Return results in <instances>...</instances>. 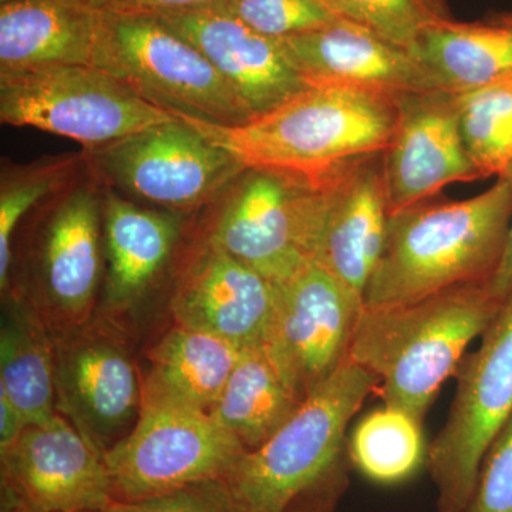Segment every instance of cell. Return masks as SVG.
<instances>
[{"instance_id": "cell-2", "label": "cell", "mask_w": 512, "mask_h": 512, "mask_svg": "<svg viewBox=\"0 0 512 512\" xmlns=\"http://www.w3.org/2000/svg\"><path fill=\"white\" fill-rule=\"evenodd\" d=\"M487 284L457 286L413 305L363 309L349 359L379 379L384 406L423 424L468 345L500 312Z\"/></svg>"}, {"instance_id": "cell-5", "label": "cell", "mask_w": 512, "mask_h": 512, "mask_svg": "<svg viewBox=\"0 0 512 512\" xmlns=\"http://www.w3.org/2000/svg\"><path fill=\"white\" fill-rule=\"evenodd\" d=\"M379 379L348 360L264 446L222 477L245 512H282L349 457L348 427Z\"/></svg>"}, {"instance_id": "cell-17", "label": "cell", "mask_w": 512, "mask_h": 512, "mask_svg": "<svg viewBox=\"0 0 512 512\" xmlns=\"http://www.w3.org/2000/svg\"><path fill=\"white\" fill-rule=\"evenodd\" d=\"M389 217L383 153L323 175L311 262L363 296L382 256Z\"/></svg>"}, {"instance_id": "cell-36", "label": "cell", "mask_w": 512, "mask_h": 512, "mask_svg": "<svg viewBox=\"0 0 512 512\" xmlns=\"http://www.w3.org/2000/svg\"><path fill=\"white\" fill-rule=\"evenodd\" d=\"M26 423L5 393L0 392V454L8 451L26 429Z\"/></svg>"}, {"instance_id": "cell-34", "label": "cell", "mask_w": 512, "mask_h": 512, "mask_svg": "<svg viewBox=\"0 0 512 512\" xmlns=\"http://www.w3.org/2000/svg\"><path fill=\"white\" fill-rule=\"evenodd\" d=\"M90 2L100 13L160 16L165 13L222 5L227 0H90Z\"/></svg>"}, {"instance_id": "cell-30", "label": "cell", "mask_w": 512, "mask_h": 512, "mask_svg": "<svg viewBox=\"0 0 512 512\" xmlns=\"http://www.w3.org/2000/svg\"><path fill=\"white\" fill-rule=\"evenodd\" d=\"M231 15L271 39L303 35L339 20L322 0H227Z\"/></svg>"}, {"instance_id": "cell-7", "label": "cell", "mask_w": 512, "mask_h": 512, "mask_svg": "<svg viewBox=\"0 0 512 512\" xmlns=\"http://www.w3.org/2000/svg\"><path fill=\"white\" fill-rule=\"evenodd\" d=\"M83 153L104 187L137 204L184 217L211 207L247 168L178 117Z\"/></svg>"}, {"instance_id": "cell-24", "label": "cell", "mask_w": 512, "mask_h": 512, "mask_svg": "<svg viewBox=\"0 0 512 512\" xmlns=\"http://www.w3.org/2000/svg\"><path fill=\"white\" fill-rule=\"evenodd\" d=\"M241 353L227 340L174 323L147 350L143 394L211 413Z\"/></svg>"}, {"instance_id": "cell-33", "label": "cell", "mask_w": 512, "mask_h": 512, "mask_svg": "<svg viewBox=\"0 0 512 512\" xmlns=\"http://www.w3.org/2000/svg\"><path fill=\"white\" fill-rule=\"evenodd\" d=\"M352 467L350 457L346 458L325 477L296 495L282 512H336L339 501L348 491Z\"/></svg>"}, {"instance_id": "cell-31", "label": "cell", "mask_w": 512, "mask_h": 512, "mask_svg": "<svg viewBox=\"0 0 512 512\" xmlns=\"http://www.w3.org/2000/svg\"><path fill=\"white\" fill-rule=\"evenodd\" d=\"M460 512H512V412L485 451L473 494Z\"/></svg>"}, {"instance_id": "cell-13", "label": "cell", "mask_w": 512, "mask_h": 512, "mask_svg": "<svg viewBox=\"0 0 512 512\" xmlns=\"http://www.w3.org/2000/svg\"><path fill=\"white\" fill-rule=\"evenodd\" d=\"M363 296L309 262L284 285L264 349L285 386L305 402L349 360Z\"/></svg>"}, {"instance_id": "cell-21", "label": "cell", "mask_w": 512, "mask_h": 512, "mask_svg": "<svg viewBox=\"0 0 512 512\" xmlns=\"http://www.w3.org/2000/svg\"><path fill=\"white\" fill-rule=\"evenodd\" d=\"M100 13L90 0L0 5V72L92 64Z\"/></svg>"}, {"instance_id": "cell-16", "label": "cell", "mask_w": 512, "mask_h": 512, "mask_svg": "<svg viewBox=\"0 0 512 512\" xmlns=\"http://www.w3.org/2000/svg\"><path fill=\"white\" fill-rule=\"evenodd\" d=\"M2 487L46 512H100L116 503L103 457L59 413L28 426L0 454Z\"/></svg>"}, {"instance_id": "cell-25", "label": "cell", "mask_w": 512, "mask_h": 512, "mask_svg": "<svg viewBox=\"0 0 512 512\" xmlns=\"http://www.w3.org/2000/svg\"><path fill=\"white\" fill-rule=\"evenodd\" d=\"M266 356L264 346L244 349L211 417L249 451L264 446L302 406Z\"/></svg>"}, {"instance_id": "cell-27", "label": "cell", "mask_w": 512, "mask_h": 512, "mask_svg": "<svg viewBox=\"0 0 512 512\" xmlns=\"http://www.w3.org/2000/svg\"><path fill=\"white\" fill-rule=\"evenodd\" d=\"M86 164V156L64 154L26 165H6L0 178V289L12 285L13 247L18 228L40 202L62 190Z\"/></svg>"}, {"instance_id": "cell-23", "label": "cell", "mask_w": 512, "mask_h": 512, "mask_svg": "<svg viewBox=\"0 0 512 512\" xmlns=\"http://www.w3.org/2000/svg\"><path fill=\"white\" fill-rule=\"evenodd\" d=\"M2 298L0 392L26 426L49 423L57 414L52 333L22 293L10 289Z\"/></svg>"}, {"instance_id": "cell-22", "label": "cell", "mask_w": 512, "mask_h": 512, "mask_svg": "<svg viewBox=\"0 0 512 512\" xmlns=\"http://www.w3.org/2000/svg\"><path fill=\"white\" fill-rule=\"evenodd\" d=\"M410 53L444 92L461 94L511 79L512 13L488 22L443 20Z\"/></svg>"}, {"instance_id": "cell-11", "label": "cell", "mask_w": 512, "mask_h": 512, "mask_svg": "<svg viewBox=\"0 0 512 512\" xmlns=\"http://www.w3.org/2000/svg\"><path fill=\"white\" fill-rule=\"evenodd\" d=\"M454 377L457 389L446 423L427 451L436 512L466 507L485 451L512 412V292Z\"/></svg>"}, {"instance_id": "cell-38", "label": "cell", "mask_w": 512, "mask_h": 512, "mask_svg": "<svg viewBox=\"0 0 512 512\" xmlns=\"http://www.w3.org/2000/svg\"><path fill=\"white\" fill-rule=\"evenodd\" d=\"M6 2H9V0H0V5H2V3H6Z\"/></svg>"}, {"instance_id": "cell-19", "label": "cell", "mask_w": 512, "mask_h": 512, "mask_svg": "<svg viewBox=\"0 0 512 512\" xmlns=\"http://www.w3.org/2000/svg\"><path fill=\"white\" fill-rule=\"evenodd\" d=\"M279 42L308 86H353L393 97L439 90L409 50L345 19Z\"/></svg>"}, {"instance_id": "cell-14", "label": "cell", "mask_w": 512, "mask_h": 512, "mask_svg": "<svg viewBox=\"0 0 512 512\" xmlns=\"http://www.w3.org/2000/svg\"><path fill=\"white\" fill-rule=\"evenodd\" d=\"M394 101L396 124L383 153L390 214L430 201L447 185L480 180L461 136L456 94L424 90Z\"/></svg>"}, {"instance_id": "cell-18", "label": "cell", "mask_w": 512, "mask_h": 512, "mask_svg": "<svg viewBox=\"0 0 512 512\" xmlns=\"http://www.w3.org/2000/svg\"><path fill=\"white\" fill-rule=\"evenodd\" d=\"M157 18L200 50L237 93L252 120L308 87L279 40L255 32L224 6L165 13Z\"/></svg>"}, {"instance_id": "cell-6", "label": "cell", "mask_w": 512, "mask_h": 512, "mask_svg": "<svg viewBox=\"0 0 512 512\" xmlns=\"http://www.w3.org/2000/svg\"><path fill=\"white\" fill-rule=\"evenodd\" d=\"M92 66L178 119L221 127L252 120L200 50L157 16L100 13Z\"/></svg>"}, {"instance_id": "cell-37", "label": "cell", "mask_w": 512, "mask_h": 512, "mask_svg": "<svg viewBox=\"0 0 512 512\" xmlns=\"http://www.w3.org/2000/svg\"><path fill=\"white\" fill-rule=\"evenodd\" d=\"M0 512H46L32 507L25 501L16 497L8 488L2 487L0 491Z\"/></svg>"}, {"instance_id": "cell-32", "label": "cell", "mask_w": 512, "mask_h": 512, "mask_svg": "<svg viewBox=\"0 0 512 512\" xmlns=\"http://www.w3.org/2000/svg\"><path fill=\"white\" fill-rule=\"evenodd\" d=\"M100 512H245L222 478L144 500L116 501Z\"/></svg>"}, {"instance_id": "cell-20", "label": "cell", "mask_w": 512, "mask_h": 512, "mask_svg": "<svg viewBox=\"0 0 512 512\" xmlns=\"http://www.w3.org/2000/svg\"><path fill=\"white\" fill-rule=\"evenodd\" d=\"M103 222L104 281L96 315L120 322L170 265L185 217L137 204L104 187Z\"/></svg>"}, {"instance_id": "cell-26", "label": "cell", "mask_w": 512, "mask_h": 512, "mask_svg": "<svg viewBox=\"0 0 512 512\" xmlns=\"http://www.w3.org/2000/svg\"><path fill=\"white\" fill-rule=\"evenodd\" d=\"M423 424L409 414L383 406L366 414L348 441L352 466L376 484L404 483L426 466Z\"/></svg>"}, {"instance_id": "cell-29", "label": "cell", "mask_w": 512, "mask_h": 512, "mask_svg": "<svg viewBox=\"0 0 512 512\" xmlns=\"http://www.w3.org/2000/svg\"><path fill=\"white\" fill-rule=\"evenodd\" d=\"M340 19L412 52L431 26L450 19L443 0H322Z\"/></svg>"}, {"instance_id": "cell-15", "label": "cell", "mask_w": 512, "mask_h": 512, "mask_svg": "<svg viewBox=\"0 0 512 512\" xmlns=\"http://www.w3.org/2000/svg\"><path fill=\"white\" fill-rule=\"evenodd\" d=\"M275 303L276 286L200 235L175 278L170 312L175 325L244 350L264 346Z\"/></svg>"}, {"instance_id": "cell-8", "label": "cell", "mask_w": 512, "mask_h": 512, "mask_svg": "<svg viewBox=\"0 0 512 512\" xmlns=\"http://www.w3.org/2000/svg\"><path fill=\"white\" fill-rule=\"evenodd\" d=\"M322 178L247 167L211 205L201 235L272 285H284L311 262Z\"/></svg>"}, {"instance_id": "cell-4", "label": "cell", "mask_w": 512, "mask_h": 512, "mask_svg": "<svg viewBox=\"0 0 512 512\" xmlns=\"http://www.w3.org/2000/svg\"><path fill=\"white\" fill-rule=\"evenodd\" d=\"M103 200V184L86 163L20 225L25 235L10 289L35 306L50 333L69 332L96 315L104 281Z\"/></svg>"}, {"instance_id": "cell-10", "label": "cell", "mask_w": 512, "mask_h": 512, "mask_svg": "<svg viewBox=\"0 0 512 512\" xmlns=\"http://www.w3.org/2000/svg\"><path fill=\"white\" fill-rule=\"evenodd\" d=\"M244 454L210 413L143 394L133 430L103 460L114 498L128 503L225 477Z\"/></svg>"}, {"instance_id": "cell-35", "label": "cell", "mask_w": 512, "mask_h": 512, "mask_svg": "<svg viewBox=\"0 0 512 512\" xmlns=\"http://www.w3.org/2000/svg\"><path fill=\"white\" fill-rule=\"evenodd\" d=\"M501 178L507 181L508 188H510L512 204V164L507 168V171L501 175ZM487 288L491 295L501 302L512 292V214L511 227L510 232H508L507 245H505L503 259H501V264L498 266L497 272H495L491 281L488 282Z\"/></svg>"}, {"instance_id": "cell-3", "label": "cell", "mask_w": 512, "mask_h": 512, "mask_svg": "<svg viewBox=\"0 0 512 512\" xmlns=\"http://www.w3.org/2000/svg\"><path fill=\"white\" fill-rule=\"evenodd\" d=\"M394 99L360 87L308 86L242 126L190 123L235 154L245 167L320 177L386 151L396 124Z\"/></svg>"}, {"instance_id": "cell-12", "label": "cell", "mask_w": 512, "mask_h": 512, "mask_svg": "<svg viewBox=\"0 0 512 512\" xmlns=\"http://www.w3.org/2000/svg\"><path fill=\"white\" fill-rule=\"evenodd\" d=\"M52 338L56 412L103 457L133 430L143 403L141 372L126 333L119 320L94 315Z\"/></svg>"}, {"instance_id": "cell-1", "label": "cell", "mask_w": 512, "mask_h": 512, "mask_svg": "<svg viewBox=\"0 0 512 512\" xmlns=\"http://www.w3.org/2000/svg\"><path fill=\"white\" fill-rule=\"evenodd\" d=\"M511 214L501 177L477 197L420 202L390 214L365 308L413 305L457 286L488 284L504 256Z\"/></svg>"}, {"instance_id": "cell-9", "label": "cell", "mask_w": 512, "mask_h": 512, "mask_svg": "<svg viewBox=\"0 0 512 512\" xmlns=\"http://www.w3.org/2000/svg\"><path fill=\"white\" fill-rule=\"evenodd\" d=\"M174 119L92 64L0 72V120L70 138L84 150L109 146Z\"/></svg>"}, {"instance_id": "cell-28", "label": "cell", "mask_w": 512, "mask_h": 512, "mask_svg": "<svg viewBox=\"0 0 512 512\" xmlns=\"http://www.w3.org/2000/svg\"><path fill=\"white\" fill-rule=\"evenodd\" d=\"M456 96L468 157L481 178L501 177L512 164V77Z\"/></svg>"}]
</instances>
